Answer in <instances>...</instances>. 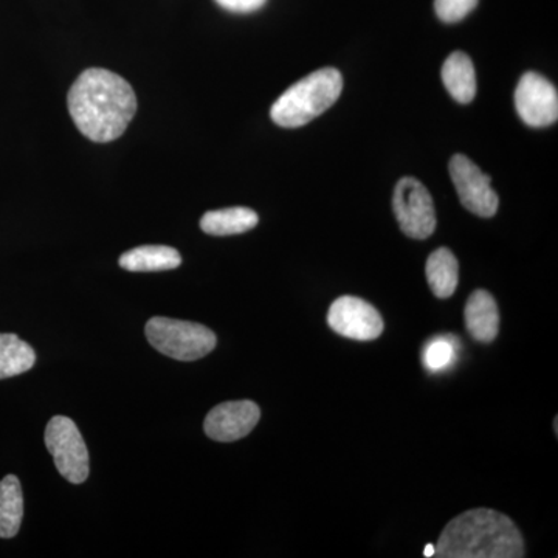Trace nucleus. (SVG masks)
Returning a JSON list of instances; mask_svg holds the SVG:
<instances>
[{
    "mask_svg": "<svg viewBox=\"0 0 558 558\" xmlns=\"http://www.w3.org/2000/svg\"><path fill=\"white\" fill-rule=\"evenodd\" d=\"M465 328L480 343H492L499 330L497 301L486 290H475L464 311Z\"/></svg>",
    "mask_w": 558,
    "mask_h": 558,
    "instance_id": "obj_11",
    "label": "nucleus"
},
{
    "mask_svg": "<svg viewBox=\"0 0 558 558\" xmlns=\"http://www.w3.org/2000/svg\"><path fill=\"white\" fill-rule=\"evenodd\" d=\"M222 9L233 11V13H253V11L263 9L267 0H216Z\"/></svg>",
    "mask_w": 558,
    "mask_h": 558,
    "instance_id": "obj_20",
    "label": "nucleus"
},
{
    "mask_svg": "<svg viewBox=\"0 0 558 558\" xmlns=\"http://www.w3.org/2000/svg\"><path fill=\"white\" fill-rule=\"evenodd\" d=\"M119 264L128 271H163L178 269L182 258L178 250L168 245H143L123 253Z\"/></svg>",
    "mask_w": 558,
    "mask_h": 558,
    "instance_id": "obj_13",
    "label": "nucleus"
},
{
    "mask_svg": "<svg viewBox=\"0 0 558 558\" xmlns=\"http://www.w3.org/2000/svg\"><path fill=\"white\" fill-rule=\"evenodd\" d=\"M46 446L62 478L83 484L89 476V451L78 427L70 417L54 416L46 428Z\"/></svg>",
    "mask_w": 558,
    "mask_h": 558,
    "instance_id": "obj_5",
    "label": "nucleus"
},
{
    "mask_svg": "<svg viewBox=\"0 0 558 558\" xmlns=\"http://www.w3.org/2000/svg\"><path fill=\"white\" fill-rule=\"evenodd\" d=\"M454 357H457V351H454L451 341L446 339L433 340L425 348L424 365L433 373H438V371L449 368L451 363L454 362Z\"/></svg>",
    "mask_w": 558,
    "mask_h": 558,
    "instance_id": "obj_18",
    "label": "nucleus"
},
{
    "mask_svg": "<svg viewBox=\"0 0 558 558\" xmlns=\"http://www.w3.org/2000/svg\"><path fill=\"white\" fill-rule=\"evenodd\" d=\"M440 558H521L523 535L505 513L475 509L450 521L435 546Z\"/></svg>",
    "mask_w": 558,
    "mask_h": 558,
    "instance_id": "obj_2",
    "label": "nucleus"
},
{
    "mask_svg": "<svg viewBox=\"0 0 558 558\" xmlns=\"http://www.w3.org/2000/svg\"><path fill=\"white\" fill-rule=\"evenodd\" d=\"M444 86L461 105H469L476 95L475 65L464 51H453L442 65Z\"/></svg>",
    "mask_w": 558,
    "mask_h": 558,
    "instance_id": "obj_12",
    "label": "nucleus"
},
{
    "mask_svg": "<svg viewBox=\"0 0 558 558\" xmlns=\"http://www.w3.org/2000/svg\"><path fill=\"white\" fill-rule=\"evenodd\" d=\"M450 175L462 207L480 218H494L498 211V194L492 190L490 178L469 157L457 154L450 160Z\"/></svg>",
    "mask_w": 558,
    "mask_h": 558,
    "instance_id": "obj_7",
    "label": "nucleus"
},
{
    "mask_svg": "<svg viewBox=\"0 0 558 558\" xmlns=\"http://www.w3.org/2000/svg\"><path fill=\"white\" fill-rule=\"evenodd\" d=\"M515 108L520 119L531 128H546L558 119L556 86L545 76L527 72L515 90Z\"/></svg>",
    "mask_w": 558,
    "mask_h": 558,
    "instance_id": "obj_9",
    "label": "nucleus"
},
{
    "mask_svg": "<svg viewBox=\"0 0 558 558\" xmlns=\"http://www.w3.org/2000/svg\"><path fill=\"white\" fill-rule=\"evenodd\" d=\"M400 230L413 240H427L436 230V209L432 194L414 178L400 179L392 197Z\"/></svg>",
    "mask_w": 558,
    "mask_h": 558,
    "instance_id": "obj_6",
    "label": "nucleus"
},
{
    "mask_svg": "<svg viewBox=\"0 0 558 558\" xmlns=\"http://www.w3.org/2000/svg\"><path fill=\"white\" fill-rule=\"evenodd\" d=\"M429 289L438 299H449L458 288L459 264L449 248H438L428 256L425 266Z\"/></svg>",
    "mask_w": 558,
    "mask_h": 558,
    "instance_id": "obj_15",
    "label": "nucleus"
},
{
    "mask_svg": "<svg viewBox=\"0 0 558 558\" xmlns=\"http://www.w3.org/2000/svg\"><path fill=\"white\" fill-rule=\"evenodd\" d=\"M328 325L341 337L357 341L379 339L384 319L376 307L357 296H341L328 312Z\"/></svg>",
    "mask_w": 558,
    "mask_h": 558,
    "instance_id": "obj_8",
    "label": "nucleus"
},
{
    "mask_svg": "<svg viewBox=\"0 0 558 558\" xmlns=\"http://www.w3.org/2000/svg\"><path fill=\"white\" fill-rule=\"evenodd\" d=\"M24 519V494L17 476L0 481V538L16 537Z\"/></svg>",
    "mask_w": 558,
    "mask_h": 558,
    "instance_id": "obj_16",
    "label": "nucleus"
},
{
    "mask_svg": "<svg viewBox=\"0 0 558 558\" xmlns=\"http://www.w3.org/2000/svg\"><path fill=\"white\" fill-rule=\"evenodd\" d=\"M258 222V215L253 209L231 207L205 213L201 219V229L211 236H231L255 229Z\"/></svg>",
    "mask_w": 558,
    "mask_h": 558,
    "instance_id": "obj_14",
    "label": "nucleus"
},
{
    "mask_svg": "<svg viewBox=\"0 0 558 558\" xmlns=\"http://www.w3.org/2000/svg\"><path fill=\"white\" fill-rule=\"evenodd\" d=\"M36 363L35 349L16 333H0V380L20 376Z\"/></svg>",
    "mask_w": 558,
    "mask_h": 558,
    "instance_id": "obj_17",
    "label": "nucleus"
},
{
    "mask_svg": "<svg viewBox=\"0 0 558 558\" xmlns=\"http://www.w3.org/2000/svg\"><path fill=\"white\" fill-rule=\"evenodd\" d=\"M478 5V0H435L436 14L446 24H454L469 16Z\"/></svg>",
    "mask_w": 558,
    "mask_h": 558,
    "instance_id": "obj_19",
    "label": "nucleus"
},
{
    "mask_svg": "<svg viewBox=\"0 0 558 558\" xmlns=\"http://www.w3.org/2000/svg\"><path fill=\"white\" fill-rule=\"evenodd\" d=\"M260 417L259 407L252 400L223 402L209 411L204 429L209 439L234 442L245 438L256 427Z\"/></svg>",
    "mask_w": 558,
    "mask_h": 558,
    "instance_id": "obj_10",
    "label": "nucleus"
},
{
    "mask_svg": "<svg viewBox=\"0 0 558 558\" xmlns=\"http://www.w3.org/2000/svg\"><path fill=\"white\" fill-rule=\"evenodd\" d=\"M435 553H436L435 545L425 546V553H424L425 557H435Z\"/></svg>",
    "mask_w": 558,
    "mask_h": 558,
    "instance_id": "obj_21",
    "label": "nucleus"
},
{
    "mask_svg": "<svg viewBox=\"0 0 558 558\" xmlns=\"http://www.w3.org/2000/svg\"><path fill=\"white\" fill-rule=\"evenodd\" d=\"M343 90L339 70L319 69L290 86L270 109L275 124L281 128H301L332 108Z\"/></svg>",
    "mask_w": 558,
    "mask_h": 558,
    "instance_id": "obj_3",
    "label": "nucleus"
},
{
    "mask_svg": "<svg viewBox=\"0 0 558 558\" xmlns=\"http://www.w3.org/2000/svg\"><path fill=\"white\" fill-rule=\"evenodd\" d=\"M146 339L150 347L179 362L204 359L218 343L207 326L167 317H153L146 323Z\"/></svg>",
    "mask_w": 558,
    "mask_h": 558,
    "instance_id": "obj_4",
    "label": "nucleus"
},
{
    "mask_svg": "<svg viewBox=\"0 0 558 558\" xmlns=\"http://www.w3.org/2000/svg\"><path fill=\"white\" fill-rule=\"evenodd\" d=\"M68 108L84 137L95 143L120 138L135 112L137 97L126 80L110 70H84L70 87Z\"/></svg>",
    "mask_w": 558,
    "mask_h": 558,
    "instance_id": "obj_1",
    "label": "nucleus"
}]
</instances>
